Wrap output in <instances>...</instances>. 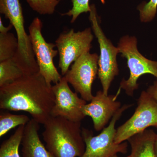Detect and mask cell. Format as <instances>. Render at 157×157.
Returning a JSON list of instances; mask_svg holds the SVG:
<instances>
[{
	"instance_id": "1",
	"label": "cell",
	"mask_w": 157,
	"mask_h": 157,
	"mask_svg": "<svg viewBox=\"0 0 157 157\" xmlns=\"http://www.w3.org/2000/svg\"><path fill=\"white\" fill-rule=\"evenodd\" d=\"M52 86L39 72L24 75L0 87V108L28 113L32 119L44 124L51 116L54 105Z\"/></svg>"
},
{
	"instance_id": "2",
	"label": "cell",
	"mask_w": 157,
	"mask_h": 157,
	"mask_svg": "<svg viewBox=\"0 0 157 157\" xmlns=\"http://www.w3.org/2000/svg\"><path fill=\"white\" fill-rule=\"evenodd\" d=\"M42 135L46 148L56 157H81L86 144L81 122L51 116L44 124Z\"/></svg>"
},
{
	"instance_id": "3",
	"label": "cell",
	"mask_w": 157,
	"mask_h": 157,
	"mask_svg": "<svg viewBox=\"0 0 157 157\" xmlns=\"http://www.w3.org/2000/svg\"><path fill=\"white\" fill-rule=\"evenodd\" d=\"M0 13L9 19L16 31L18 49L13 59L25 75L39 72L29 36L26 32L20 0H0Z\"/></svg>"
},
{
	"instance_id": "4",
	"label": "cell",
	"mask_w": 157,
	"mask_h": 157,
	"mask_svg": "<svg viewBox=\"0 0 157 157\" xmlns=\"http://www.w3.org/2000/svg\"><path fill=\"white\" fill-rule=\"evenodd\" d=\"M118 48L121 56L127 59L130 70L129 78L127 80L123 79L120 83V89L124 90L128 96L132 97L134 91L138 88L137 81L142 75L151 74L157 80V61L148 59L140 53L135 37L126 36L122 37Z\"/></svg>"
},
{
	"instance_id": "5",
	"label": "cell",
	"mask_w": 157,
	"mask_h": 157,
	"mask_svg": "<svg viewBox=\"0 0 157 157\" xmlns=\"http://www.w3.org/2000/svg\"><path fill=\"white\" fill-rule=\"evenodd\" d=\"M132 106V104H125L121 107L112 117L109 125L104 128L97 136H94L91 131L82 129L86 149L81 157H110L118 153H126L128 150L126 142L116 144L114 142L117 130L115 124L123 113Z\"/></svg>"
},
{
	"instance_id": "6",
	"label": "cell",
	"mask_w": 157,
	"mask_h": 157,
	"mask_svg": "<svg viewBox=\"0 0 157 157\" xmlns=\"http://www.w3.org/2000/svg\"><path fill=\"white\" fill-rule=\"evenodd\" d=\"M89 20L92 29L100 45V56L98 59V77L102 84L103 92L108 95V90L111 82L116 76L118 75L117 56L120 53L119 49L113 45L107 39L100 25L99 17L96 6L90 5Z\"/></svg>"
},
{
	"instance_id": "7",
	"label": "cell",
	"mask_w": 157,
	"mask_h": 157,
	"mask_svg": "<svg viewBox=\"0 0 157 157\" xmlns=\"http://www.w3.org/2000/svg\"><path fill=\"white\" fill-rule=\"evenodd\" d=\"M150 127L157 129V101L147 91H143L134 114L116 129L114 142L122 143Z\"/></svg>"
},
{
	"instance_id": "8",
	"label": "cell",
	"mask_w": 157,
	"mask_h": 157,
	"mask_svg": "<svg viewBox=\"0 0 157 157\" xmlns=\"http://www.w3.org/2000/svg\"><path fill=\"white\" fill-rule=\"evenodd\" d=\"M42 23L39 17L34 18L29 26V36L32 48L39 68V73L49 85L54 84L61 79V75L53 63L58 51L55 49L56 44L48 43L42 36Z\"/></svg>"
},
{
	"instance_id": "9",
	"label": "cell",
	"mask_w": 157,
	"mask_h": 157,
	"mask_svg": "<svg viewBox=\"0 0 157 157\" xmlns=\"http://www.w3.org/2000/svg\"><path fill=\"white\" fill-rule=\"evenodd\" d=\"M94 36L90 28L84 30L74 32L73 29L60 35L56 41L59 56V67L62 75L65 76L70 65L92 47Z\"/></svg>"
},
{
	"instance_id": "10",
	"label": "cell",
	"mask_w": 157,
	"mask_h": 157,
	"mask_svg": "<svg viewBox=\"0 0 157 157\" xmlns=\"http://www.w3.org/2000/svg\"><path fill=\"white\" fill-rule=\"evenodd\" d=\"M98 59L97 54L86 52L74 62L64 76L68 83L86 102H90L94 97L92 86L98 74Z\"/></svg>"
},
{
	"instance_id": "11",
	"label": "cell",
	"mask_w": 157,
	"mask_h": 157,
	"mask_svg": "<svg viewBox=\"0 0 157 157\" xmlns=\"http://www.w3.org/2000/svg\"><path fill=\"white\" fill-rule=\"evenodd\" d=\"M65 76L52 86L55 97L54 105L51 116L60 117L75 122H81L86 116L83 108L87 102L79 98L77 92L70 89Z\"/></svg>"
},
{
	"instance_id": "12",
	"label": "cell",
	"mask_w": 157,
	"mask_h": 157,
	"mask_svg": "<svg viewBox=\"0 0 157 157\" xmlns=\"http://www.w3.org/2000/svg\"><path fill=\"white\" fill-rule=\"evenodd\" d=\"M117 95H106L103 91L97 92L89 104L83 108L86 116L92 119L94 127L96 131H101L121 107V103L116 101Z\"/></svg>"
},
{
	"instance_id": "13",
	"label": "cell",
	"mask_w": 157,
	"mask_h": 157,
	"mask_svg": "<svg viewBox=\"0 0 157 157\" xmlns=\"http://www.w3.org/2000/svg\"><path fill=\"white\" fill-rule=\"evenodd\" d=\"M39 124L33 119L25 125L21 141L23 157H56L39 138Z\"/></svg>"
},
{
	"instance_id": "14",
	"label": "cell",
	"mask_w": 157,
	"mask_h": 157,
	"mask_svg": "<svg viewBox=\"0 0 157 157\" xmlns=\"http://www.w3.org/2000/svg\"><path fill=\"white\" fill-rule=\"evenodd\" d=\"M156 137V133L153 130L146 129L129 138L130 157H156L154 149Z\"/></svg>"
},
{
	"instance_id": "15",
	"label": "cell",
	"mask_w": 157,
	"mask_h": 157,
	"mask_svg": "<svg viewBox=\"0 0 157 157\" xmlns=\"http://www.w3.org/2000/svg\"><path fill=\"white\" fill-rule=\"evenodd\" d=\"M25 125L18 127L9 139L3 141L0 147V157H21L19 153Z\"/></svg>"
},
{
	"instance_id": "16",
	"label": "cell",
	"mask_w": 157,
	"mask_h": 157,
	"mask_svg": "<svg viewBox=\"0 0 157 157\" xmlns=\"http://www.w3.org/2000/svg\"><path fill=\"white\" fill-rule=\"evenodd\" d=\"M24 75L13 58L0 62V87L13 82Z\"/></svg>"
},
{
	"instance_id": "17",
	"label": "cell",
	"mask_w": 157,
	"mask_h": 157,
	"mask_svg": "<svg viewBox=\"0 0 157 157\" xmlns=\"http://www.w3.org/2000/svg\"><path fill=\"white\" fill-rule=\"evenodd\" d=\"M28 116L1 113L0 114V137L6 135L11 129L21 125H25L30 121Z\"/></svg>"
},
{
	"instance_id": "18",
	"label": "cell",
	"mask_w": 157,
	"mask_h": 157,
	"mask_svg": "<svg viewBox=\"0 0 157 157\" xmlns=\"http://www.w3.org/2000/svg\"><path fill=\"white\" fill-rule=\"evenodd\" d=\"M18 49V41L14 34L0 33V62L13 58Z\"/></svg>"
},
{
	"instance_id": "19",
	"label": "cell",
	"mask_w": 157,
	"mask_h": 157,
	"mask_svg": "<svg viewBox=\"0 0 157 157\" xmlns=\"http://www.w3.org/2000/svg\"><path fill=\"white\" fill-rule=\"evenodd\" d=\"M61 0H26L29 6L33 11L41 15H51Z\"/></svg>"
},
{
	"instance_id": "20",
	"label": "cell",
	"mask_w": 157,
	"mask_h": 157,
	"mask_svg": "<svg viewBox=\"0 0 157 157\" xmlns=\"http://www.w3.org/2000/svg\"><path fill=\"white\" fill-rule=\"evenodd\" d=\"M141 22H148L154 18L157 11V0H150L148 2H142L138 6Z\"/></svg>"
},
{
	"instance_id": "21",
	"label": "cell",
	"mask_w": 157,
	"mask_h": 157,
	"mask_svg": "<svg viewBox=\"0 0 157 157\" xmlns=\"http://www.w3.org/2000/svg\"><path fill=\"white\" fill-rule=\"evenodd\" d=\"M73 7L67 13L62 14V15H67L72 17L71 23L75 22L80 14L87 13L90 11L89 5L90 0H71Z\"/></svg>"
},
{
	"instance_id": "22",
	"label": "cell",
	"mask_w": 157,
	"mask_h": 157,
	"mask_svg": "<svg viewBox=\"0 0 157 157\" xmlns=\"http://www.w3.org/2000/svg\"><path fill=\"white\" fill-rule=\"evenodd\" d=\"M147 92L157 101V80L147 88Z\"/></svg>"
},
{
	"instance_id": "23",
	"label": "cell",
	"mask_w": 157,
	"mask_h": 157,
	"mask_svg": "<svg viewBox=\"0 0 157 157\" xmlns=\"http://www.w3.org/2000/svg\"><path fill=\"white\" fill-rule=\"evenodd\" d=\"M13 26L11 24L8 27L4 26L2 17H0V33H1L6 34L9 33V31L12 28Z\"/></svg>"
},
{
	"instance_id": "24",
	"label": "cell",
	"mask_w": 157,
	"mask_h": 157,
	"mask_svg": "<svg viewBox=\"0 0 157 157\" xmlns=\"http://www.w3.org/2000/svg\"><path fill=\"white\" fill-rule=\"evenodd\" d=\"M154 149L156 157H157V133L156 134V137L155 140Z\"/></svg>"
},
{
	"instance_id": "25",
	"label": "cell",
	"mask_w": 157,
	"mask_h": 157,
	"mask_svg": "<svg viewBox=\"0 0 157 157\" xmlns=\"http://www.w3.org/2000/svg\"><path fill=\"white\" fill-rule=\"evenodd\" d=\"M110 157H119V156H118L117 155V154L113 155L112 156H111ZM126 157H130V155L128 156H127Z\"/></svg>"
}]
</instances>
